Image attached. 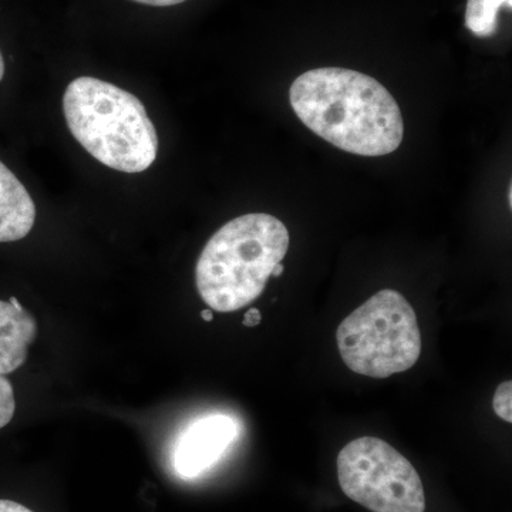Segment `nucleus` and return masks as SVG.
I'll return each mask as SVG.
<instances>
[{
	"instance_id": "14",
	"label": "nucleus",
	"mask_w": 512,
	"mask_h": 512,
	"mask_svg": "<svg viewBox=\"0 0 512 512\" xmlns=\"http://www.w3.org/2000/svg\"><path fill=\"white\" fill-rule=\"evenodd\" d=\"M262 322L261 312L256 308H251L247 313H245L244 325L248 326V328H255L259 323Z\"/></svg>"
},
{
	"instance_id": "9",
	"label": "nucleus",
	"mask_w": 512,
	"mask_h": 512,
	"mask_svg": "<svg viewBox=\"0 0 512 512\" xmlns=\"http://www.w3.org/2000/svg\"><path fill=\"white\" fill-rule=\"evenodd\" d=\"M503 8L511 10L512 0H467L466 28L477 37L494 36Z\"/></svg>"
},
{
	"instance_id": "5",
	"label": "nucleus",
	"mask_w": 512,
	"mask_h": 512,
	"mask_svg": "<svg viewBox=\"0 0 512 512\" xmlns=\"http://www.w3.org/2000/svg\"><path fill=\"white\" fill-rule=\"evenodd\" d=\"M338 480L350 500L372 512H424L419 473L396 448L377 437H360L340 450Z\"/></svg>"
},
{
	"instance_id": "17",
	"label": "nucleus",
	"mask_w": 512,
	"mask_h": 512,
	"mask_svg": "<svg viewBox=\"0 0 512 512\" xmlns=\"http://www.w3.org/2000/svg\"><path fill=\"white\" fill-rule=\"evenodd\" d=\"M3 76H5V60H3L2 52H0V82H2Z\"/></svg>"
},
{
	"instance_id": "11",
	"label": "nucleus",
	"mask_w": 512,
	"mask_h": 512,
	"mask_svg": "<svg viewBox=\"0 0 512 512\" xmlns=\"http://www.w3.org/2000/svg\"><path fill=\"white\" fill-rule=\"evenodd\" d=\"M494 412L501 420L512 423V383L503 382L495 390L493 399Z\"/></svg>"
},
{
	"instance_id": "8",
	"label": "nucleus",
	"mask_w": 512,
	"mask_h": 512,
	"mask_svg": "<svg viewBox=\"0 0 512 512\" xmlns=\"http://www.w3.org/2000/svg\"><path fill=\"white\" fill-rule=\"evenodd\" d=\"M35 221V201L19 178L0 161V244L28 237Z\"/></svg>"
},
{
	"instance_id": "6",
	"label": "nucleus",
	"mask_w": 512,
	"mask_h": 512,
	"mask_svg": "<svg viewBox=\"0 0 512 512\" xmlns=\"http://www.w3.org/2000/svg\"><path fill=\"white\" fill-rule=\"evenodd\" d=\"M235 437V421L224 414H212L194 421L175 441V473L187 480L201 476L220 460Z\"/></svg>"
},
{
	"instance_id": "15",
	"label": "nucleus",
	"mask_w": 512,
	"mask_h": 512,
	"mask_svg": "<svg viewBox=\"0 0 512 512\" xmlns=\"http://www.w3.org/2000/svg\"><path fill=\"white\" fill-rule=\"evenodd\" d=\"M285 268L284 265L278 264L275 266L274 271H272V276H275V278H279L282 274H284Z\"/></svg>"
},
{
	"instance_id": "18",
	"label": "nucleus",
	"mask_w": 512,
	"mask_h": 512,
	"mask_svg": "<svg viewBox=\"0 0 512 512\" xmlns=\"http://www.w3.org/2000/svg\"><path fill=\"white\" fill-rule=\"evenodd\" d=\"M508 202H510V208L512 207V188L510 185V190H508Z\"/></svg>"
},
{
	"instance_id": "12",
	"label": "nucleus",
	"mask_w": 512,
	"mask_h": 512,
	"mask_svg": "<svg viewBox=\"0 0 512 512\" xmlns=\"http://www.w3.org/2000/svg\"><path fill=\"white\" fill-rule=\"evenodd\" d=\"M0 512H33L26 505L18 503V501L8 500V498H0Z\"/></svg>"
},
{
	"instance_id": "3",
	"label": "nucleus",
	"mask_w": 512,
	"mask_h": 512,
	"mask_svg": "<svg viewBox=\"0 0 512 512\" xmlns=\"http://www.w3.org/2000/svg\"><path fill=\"white\" fill-rule=\"evenodd\" d=\"M289 232L274 215L247 214L218 229L202 249L195 282L211 311L234 312L256 301L289 249Z\"/></svg>"
},
{
	"instance_id": "16",
	"label": "nucleus",
	"mask_w": 512,
	"mask_h": 512,
	"mask_svg": "<svg viewBox=\"0 0 512 512\" xmlns=\"http://www.w3.org/2000/svg\"><path fill=\"white\" fill-rule=\"evenodd\" d=\"M201 316L205 322H211V320L214 319V315H212L211 309H205V311H202Z\"/></svg>"
},
{
	"instance_id": "1",
	"label": "nucleus",
	"mask_w": 512,
	"mask_h": 512,
	"mask_svg": "<svg viewBox=\"0 0 512 512\" xmlns=\"http://www.w3.org/2000/svg\"><path fill=\"white\" fill-rule=\"evenodd\" d=\"M289 100L299 120L333 147L383 157L402 144V110L373 77L342 67H320L292 83Z\"/></svg>"
},
{
	"instance_id": "10",
	"label": "nucleus",
	"mask_w": 512,
	"mask_h": 512,
	"mask_svg": "<svg viewBox=\"0 0 512 512\" xmlns=\"http://www.w3.org/2000/svg\"><path fill=\"white\" fill-rule=\"evenodd\" d=\"M15 410L16 400L12 383L5 376H0V429L12 421Z\"/></svg>"
},
{
	"instance_id": "7",
	"label": "nucleus",
	"mask_w": 512,
	"mask_h": 512,
	"mask_svg": "<svg viewBox=\"0 0 512 512\" xmlns=\"http://www.w3.org/2000/svg\"><path fill=\"white\" fill-rule=\"evenodd\" d=\"M36 335L35 319L18 299L0 301V376L10 375L23 366Z\"/></svg>"
},
{
	"instance_id": "13",
	"label": "nucleus",
	"mask_w": 512,
	"mask_h": 512,
	"mask_svg": "<svg viewBox=\"0 0 512 512\" xmlns=\"http://www.w3.org/2000/svg\"><path fill=\"white\" fill-rule=\"evenodd\" d=\"M141 5L154 6V8H168V6L181 5L187 0H133Z\"/></svg>"
},
{
	"instance_id": "2",
	"label": "nucleus",
	"mask_w": 512,
	"mask_h": 512,
	"mask_svg": "<svg viewBox=\"0 0 512 512\" xmlns=\"http://www.w3.org/2000/svg\"><path fill=\"white\" fill-rule=\"evenodd\" d=\"M70 133L93 158L111 170L137 174L158 154V134L134 94L96 77H77L63 96Z\"/></svg>"
},
{
	"instance_id": "4",
	"label": "nucleus",
	"mask_w": 512,
	"mask_h": 512,
	"mask_svg": "<svg viewBox=\"0 0 512 512\" xmlns=\"http://www.w3.org/2000/svg\"><path fill=\"white\" fill-rule=\"evenodd\" d=\"M343 363L357 375L386 379L406 372L421 355V333L409 301L383 289L350 313L336 330Z\"/></svg>"
}]
</instances>
